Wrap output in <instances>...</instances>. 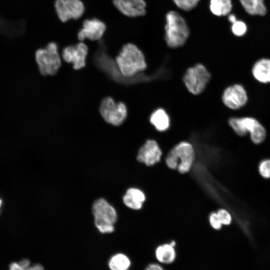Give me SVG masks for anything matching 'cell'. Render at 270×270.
<instances>
[{
	"label": "cell",
	"mask_w": 270,
	"mask_h": 270,
	"mask_svg": "<svg viewBox=\"0 0 270 270\" xmlns=\"http://www.w3.org/2000/svg\"><path fill=\"white\" fill-rule=\"evenodd\" d=\"M210 77V72L203 64H196L187 69L182 80L188 90L198 95L206 88Z\"/></svg>",
	"instance_id": "obj_7"
},
{
	"label": "cell",
	"mask_w": 270,
	"mask_h": 270,
	"mask_svg": "<svg viewBox=\"0 0 270 270\" xmlns=\"http://www.w3.org/2000/svg\"><path fill=\"white\" fill-rule=\"evenodd\" d=\"M88 52V46L80 42L64 47L62 52V58L66 62L72 64L73 68L78 70L86 66Z\"/></svg>",
	"instance_id": "obj_12"
},
{
	"label": "cell",
	"mask_w": 270,
	"mask_h": 270,
	"mask_svg": "<svg viewBox=\"0 0 270 270\" xmlns=\"http://www.w3.org/2000/svg\"><path fill=\"white\" fill-rule=\"evenodd\" d=\"M115 61L120 74L126 78L134 77L147 68L146 58L142 50L137 46L130 42L122 46Z\"/></svg>",
	"instance_id": "obj_1"
},
{
	"label": "cell",
	"mask_w": 270,
	"mask_h": 270,
	"mask_svg": "<svg viewBox=\"0 0 270 270\" xmlns=\"http://www.w3.org/2000/svg\"><path fill=\"white\" fill-rule=\"evenodd\" d=\"M258 172L264 178H270V159L264 160L260 163Z\"/></svg>",
	"instance_id": "obj_27"
},
{
	"label": "cell",
	"mask_w": 270,
	"mask_h": 270,
	"mask_svg": "<svg viewBox=\"0 0 270 270\" xmlns=\"http://www.w3.org/2000/svg\"><path fill=\"white\" fill-rule=\"evenodd\" d=\"M162 156L163 152L158 142L149 138L139 148L136 159L147 166H152L159 163Z\"/></svg>",
	"instance_id": "obj_11"
},
{
	"label": "cell",
	"mask_w": 270,
	"mask_h": 270,
	"mask_svg": "<svg viewBox=\"0 0 270 270\" xmlns=\"http://www.w3.org/2000/svg\"><path fill=\"white\" fill-rule=\"evenodd\" d=\"M208 221L210 226L214 230L218 231L222 227L217 212L216 211H212L208 215Z\"/></svg>",
	"instance_id": "obj_25"
},
{
	"label": "cell",
	"mask_w": 270,
	"mask_h": 270,
	"mask_svg": "<svg viewBox=\"0 0 270 270\" xmlns=\"http://www.w3.org/2000/svg\"><path fill=\"white\" fill-rule=\"evenodd\" d=\"M2 200L0 198V212H1V208H2Z\"/></svg>",
	"instance_id": "obj_30"
},
{
	"label": "cell",
	"mask_w": 270,
	"mask_h": 270,
	"mask_svg": "<svg viewBox=\"0 0 270 270\" xmlns=\"http://www.w3.org/2000/svg\"><path fill=\"white\" fill-rule=\"evenodd\" d=\"M132 264L130 257L122 252L112 254L108 262L109 270H130Z\"/></svg>",
	"instance_id": "obj_19"
},
{
	"label": "cell",
	"mask_w": 270,
	"mask_h": 270,
	"mask_svg": "<svg viewBox=\"0 0 270 270\" xmlns=\"http://www.w3.org/2000/svg\"><path fill=\"white\" fill-rule=\"evenodd\" d=\"M200 0H172L176 6L184 11H190L195 8Z\"/></svg>",
	"instance_id": "obj_22"
},
{
	"label": "cell",
	"mask_w": 270,
	"mask_h": 270,
	"mask_svg": "<svg viewBox=\"0 0 270 270\" xmlns=\"http://www.w3.org/2000/svg\"><path fill=\"white\" fill-rule=\"evenodd\" d=\"M164 40L170 48L183 46L190 34L189 27L184 18L175 10H170L166 15Z\"/></svg>",
	"instance_id": "obj_3"
},
{
	"label": "cell",
	"mask_w": 270,
	"mask_h": 270,
	"mask_svg": "<svg viewBox=\"0 0 270 270\" xmlns=\"http://www.w3.org/2000/svg\"><path fill=\"white\" fill-rule=\"evenodd\" d=\"M34 56L39 71L44 76L56 74L61 66V56L56 42H51L45 48L38 49Z\"/></svg>",
	"instance_id": "obj_5"
},
{
	"label": "cell",
	"mask_w": 270,
	"mask_h": 270,
	"mask_svg": "<svg viewBox=\"0 0 270 270\" xmlns=\"http://www.w3.org/2000/svg\"><path fill=\"white\" fill-rule=\"evenodd\" d=\"M162 158L170 169L182 174H187L190 172L196 162V150L190 142L182 140L172 148Z\"/></svg>",
	"instance_id": "obj_2"
},
{
	"label": "cell",
	"mask_w": 270,
	"mask_h": 270,
	"mask_svg": "<svg viewBox=\"0 0 270 270\" xmlns=\"http://www.w3.org/2000/svg\"><path fill=\"white\" fill-rule=\"evenodd\" d=\"M99 110L103 119L114 126L121 125L127 117L126 105L122 102H116L110 96L102 100Z\"/></svg>",
	"instance_id": "obj_8"
},
{
	"label": "cell",
	"mask_w": 270,
	"mask_h": 270,
	"mask_svg": "<svg viewBox=\"0 0 270 270\" xmlns=\"http://www.w3.org/2000/svg\"><path fill=\"white\" fill-rule=\"evenodd\" d=\"M115 8L123 15L136 18L146 14V4L144 0H112Z\"/></svg>",
	"instance_id": "obj_14"
},
{
	"label": "cell",
	"mask_w": 270,
	"mask_h": 270,
	"mask_svg": "<svg viewBox=\"0 0 270 270\" xmlns=\"http://www.w3.org/2000/svg\"><path fill=\"white\" fill-rule=\"evenodd\" d=\"M222 226H229L232 222L230 213L226 209L221 208L216 211Z\"/></svg>",
	"instance_id": "obj_26"
},
{
	"label": "cell",
	"mask_w": 270,
	"mask_h": 270,
	"mask_svg": "<svg viewBox=\"0 0 270 270\" xmlns=\"http://www.w3.org/2000/svg\"><path fill=\"white\" fill-rule=\"evenodd\" d=\"M228 124L238 136H244L249 134L250 140L254 144H260L266 140L265 126L254 116H232L228 120Z\"/></svg>",
	"instance_id": "obj_4"
},
{
	"label": "cell",
	"mask_w": 270,
	"mask_h": 270,
	"mask_svg": "<svg viewBox=\"0 0 270 270\" xmlns=\"http://www.w3.org/2000/svg\"><path fill=\"white\" fill-rule=\"evenodd\" d=\"M246 12L250 15L264 16L266 8L264 0H239Z\"/></svg>",
	"instance_id": "obj_20"
},
{
	"label": "cell",
	"mask_w": 270,
	"mask_h": 270,
	"mask_svg": "<svg viewBox=\"0 0 270 270\" xmlns=\"http://www.w3.org/2000/svg\"><path fill=\"white\" fill-rule=\"evenodd\" d=\"M92 212L95 226L102 234H110L114 232V224L117 220L118 214L115 208L105 200L100 198L93 204Z\"/></svg>",
	"instance_id": "obj_6"
},
{
	"label": "cell",
	"mask_w": 270,
	"mask_h": 270,
	"mask_svg": "<svg viewBox=\"0 0 270 270\" xmlns=\"http://www.w3.org/2000/svg\"><path fill=\"white\" fill-rule=\"evenodd\" d=\"M232 8L231 0H210V9L215 16H226L230 12Z\"/></svg>",
	"instance_id": "obj_21"
},
{
	"label": "cell",
	"mask_w": 270,
	"mask_h": 270,
	"mask_svg": "<svg viewBox=\"0 0 270 270\" xmlns=\"http://www.w3.org/2000/svg\"><path fill=\"white\" fill-rule=\"evenodd\" d=\"M254 78L262 84H270V58H262L256 60L251 68Z\"/></svg>",
	"instance_id": "obj_17"
},
{
	"label": "cell",
	"mask_w": 270,
	"mask_h": 270,
	"mask_svg": "<svg viewBox=\"0 0 270 270\" xmlns=\"http://www.w3.org/2000/svg\"><path fill=\"white\" fill-rule=\"evenodd\" d=\"M106 29V24L97 18H87L83 21L82 28L78 30L77 36L80 42L85 39L92 41L100 40Z\"/></svg>",
	"instance_id": "obj_13"
},
{
	"label": "cell",
	"mask_w": 270,
	"mask_h": 270,
	"mask_svg": "<svg viewBox=\"0 0 270 270\" xmlns=\"http://www.w3.org/2000/svg\"><path fill=\"white\" fill-rule=\"evenodd\" d=\"M228 20L229 22H230L232 24L235 22L236 21V16L233 14H230L228 16Z\"/></svg>",
	"instance_id": "obj_29"
},
{
	"label": "cell",
	"mask_w": 270,
	"mask_h": 270,
	"mask_svg": "<svg viewBox=\"0 0 270 270\" xmlns=\"http://www.w3.org/2000/svg\"><path fill=\"white\" fill-rule=\"evenodd\" d=\"M222 100L226 108L232 110H238L248 104V95L242 84L236 83L224 88L222 94Z\"/></svg>",
	"instance_id": "obj_9"
},
{
	"label": "cell",
	"mask_w": 270,
	"mask_h": 270,
	"mask_svg": "<svg viewBox=\"0 0 270 270\" xmlns=\"http://www.w3.org/2000/svg\"><path fill=\"white\" fill-rule=\"evenodd\" d=\"M154 256L156 262L168 266L174 263L177 259L178 252L176 248L172 246L168 242H165L156 246Z\"/></svg>",
	"instance_id": "obj_16"
},
{
	"label": "cell",
	"mask_w": 270,
	"mask_h": 270,
	"mask_svg": "<svg viewBox=\"0 0 270 270\" xmlns=\"http://www.w3.org/2000/svg\"><path fill=\"white\" fill-rule=\"evenodd\" d=\"M8 270H45L44 266L40 262L32 263L29 267L22 266L18 262H13L9 265Z\"/></svg>",
	"instance_id": "obj_23"
},
{
	"label": "cell",
	"mask_w": 270,
	"mask_h": 270,
	"mask_svg": "<svg viewBox=\"0 0 270 270\" xmlns=\"http://www.w3.org/2000/svg\"><path fill=\"white\" fill-rule=\"evenodd\" d=\"M144 270H166V266L156 261L148 263Z\"/></svg>",
	"instance_id": "obj_28"
},
{
	"label": "cell",
	"mask_w": 270,
	"mask_h": 270,
	"mask_svg": "<svg viewBox=\"0 0 270 270\" xmlns=\"http://www.w3.org/2000/svg\"><path fill=\"white\" fill-rule=\"evenodd\" d=\"M231 29L234 34L237 36H241L246 33L247 26L244 22L236 20L232 24Z\"/></svg>",
	"instance_id": "obj_24"
},
{
	"label": "cell",
	"mask_w": 270,
	"mask_h": 270,
	"mask_svg": "<svg viewBox=\"0 0 270 270\" xmlns=\"http://www.w3.org/2000/svg\"><path fill=\"white\" fill-rule=\"evenodd\" d=\"M146 200L144 192L138 187L128 188L122 197L124 204L132 210H140Z\"/></svg>",
	"instance_id": "obj_15"
},
{
	"label": "cell",
	"mask_w": 270,
	"mask_h": 270,
	"mask_svg": "<svg viewBox=\"0 0 270 270\" xmlns=\"http://www.w3.org/2000/svg\"><path fill=\"white\" fill-rule=\"evenodd\" d=\"M54 8L58 19L62 22L78 20L85 12L84 4L81 0H54Z\"/></svg>",
	"instance_id": "obj_10"
},
{
	"label": "cell",
	"mask_w": 270,
	"mask_h": 270,
	"mask_svg": "<svg viewBox=\"0 0 270 270\" xmlns=\"http://www.w3.org/2000/svg\"><path fill=\"white\" fill-rule=\"evenodd\" d=\"M150 122L155 129L160 132L166 131L170 124V116L162 108H158L151 114Z\"/></svg>",
	"instance_id": "obj_18"
}]
</instances>
